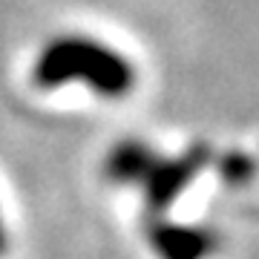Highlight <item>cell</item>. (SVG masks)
<instances>
[{"label": "cell", "mask_w": 259, "mask_h": 259, "mask_svg": "<svg viewBox=\"0 0 259 259\" xmlns=\"http://www.w3.org/2000/svg\"><path fill=\"white\" fill-rule=\"evenodd\" d=\"M90 81L104 95H115L130 83V72L118 55L87 37H55L35 61L37 87H61L66 81Z\"/></svg>", "instance_id": "obj_1"}, {"label": "cell", "mask_w": 259, "mask_h": 259, "mask_svg": "<svg viewBox=\"0 0 259 259\" xmlns=\"http://www.w3.org/2000/svg\"><path fill=\"white\" fill-rule=\"evenodd\" d=\"M3 248H6V233H3V225H0V253H3Z\"/></svg>", "instance_id": "obj_2"}]
</instances>
